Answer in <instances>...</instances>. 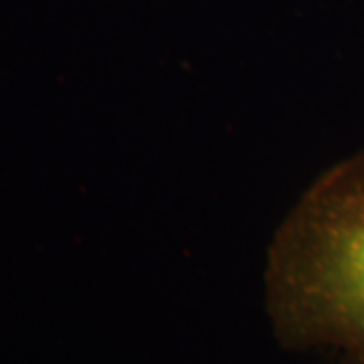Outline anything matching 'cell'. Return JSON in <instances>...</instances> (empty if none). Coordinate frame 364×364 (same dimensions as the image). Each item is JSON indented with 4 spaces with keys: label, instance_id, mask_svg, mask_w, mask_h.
<instances>
[{
    "label": "cell",
    "instance_id": "cell-1",
    "mask_svg": "<svg viewBox=\"0 0 364 364\" xmlns=\"http://www.w3.org/2000/svg\"><path fill=\"white\" fill-rule=\"evenodd\" d=\"M267 286L282 338L364 364V154L324 174L284 223Z\"/></svg>",
    "mask_w": 364,
    "mask_h": 364
}]
</instances>
